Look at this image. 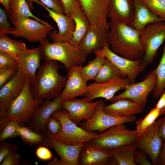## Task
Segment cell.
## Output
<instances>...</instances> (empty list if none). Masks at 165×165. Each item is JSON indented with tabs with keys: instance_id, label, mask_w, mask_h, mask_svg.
Here are the masks:
<instances>
[{
	"instance_id": "1",
	"label": "cell",
	"mask_w": 165,
	"mask_h": 165,
	"mask_svg": "<svg viewBox=\"0 0 165 165\" xmlns=\"http://www.w3.org/2000/svg\"><path fill=\"white\" fill-rule=\"evenodd\" d=\"M107 41L116 54L130 60L142 59L145 50L139 38V32L130 26L111 19Z\"/></svg>"
},
{
	"instance_id": "2",
	"label": "cell",
	"mask_w": 165,
	"mask_h": 165,
	"mask_svg": "<svg viewBox=\"0 0 165 165\" xmlns=\"http://www.w3.org/2000/svg\"><path fill=\"white\" fill-rule=\"evenodd\" d=\"M61 67L55 60L44 61L38 68L34 80L30 82V89L34 99L51 100L57 97L64 87L67 75H61Z\"/></svg>"
},
{
	"instance_id": "3",
	"label": "cell",
	"mask_w": 165,
	"mask_h": 165,
	"mask_svg": "<svg viewBox=\"0 0 165 165\" xmlns=\"http://www.w3.org/2000/svg\"><path fill=\"white\" fill-rule=\"evenodd\" d=\"M39 42L42 59L59 61L64 65L67 71L82 65L86 60V56L79 49L69 42L50 43L46 38Z\"/></svg>"
},
{
	"instance_id": "4",
	"label": "cell",
	"mask_w": 165,
	"mask_h": 165,
	"mask_svg": "<svg viewBox=\"0 0 165 165\" xmlns=\"http://www.w3.org/2000/svg\"><path fill=\"white\" fill-rule=\"evenodd\" d=\"M30 81L26 78L23 89L6 111L0 133L6 124L16 120L19 125L24 126L28 123L42 100L34 99L30 89Z\"/></svg>"
},
{
	"instance_id": "5",
	"label": "cell",
	"mask_w": 165,
	"mask_h": 165,
	"mask_svg": "<svg viewBox=\"0 0 165 165\" xmlns=\"http://www.w3.org/2000/svg\"><path fill=\"white\" fill-rule=\"evenodd\" d=\"M52 115L60 121L62 127L59 132L49 138L65 144L75 145L89 143L98 134L87 132L78 127L70 119L69 113L64 108L55 111Z\"/></svg>"
},
{
	"instance_id": "6",
	"label": "cell",
	"mask_w": 165,
	"mask_h": 165,
	"mask_svg": "<svg viewBox=\"0 0 165 165\" xmlns=\"http://www.w3.org/2000/svg\"><path fill=\"white\" fill-rule=\"evenodd\" d=\"M139 38L145 50L140 65L141 72L153 62L158 49L165 40V22L159 21L147 24L139 31Z\"/></svg>"
},
{
	"instance_id": "7",
	"label": "cell",
	"mask_w": 165,
	"mask_h": 165,
	"mask_svg": "<svg viewBox=\"0 0 165 165\" xmlns=\"http://www.w3.org/2000/svg\"><path fill=\"white\" fill-rule=\"evenodd\" d=\"M137 132L128 129L124 124L112 127L98 134L89 144L110 150L123 145L133 143Z\"/></svg>"
},
{
	"instance_id": "8",
	"label": "cell",
	"mask_w": 165,
	"mask_h": 165,
	"mask_svg": "<svg viewBox=\"0 0 165 165\" xmlns=\"http://www.w3.org/2000/svg\"><path fill=\"white\" fill-rule=\"evenodd\" d=\"M163 118H160L143 131L137 133L134 143L138 148L143 150L153 165H156L164 140L159 134Z\"/></svg>"
},
{
	"instance_id": "9",
	"label": "cell",
	"mask_w": 165,
	"mask_h": 165,
	"mask_svg": "<svg viewBox=\"0 0 165 165\" xmlns=\"http://www.w3.org/2000/svg\"><path fill=\"white\" fill-rule=\"evenodd\" d=\"M11 23L14 27L8 34L16 37H22L31 43L46 39L49 33L55 28L30 18L11 20Z\"/></svg>"
},
{
	"instance_id": "10",
	"label": "cell",
	"mask_w": 165,
	"mask_h": 165,
	"mask_svg": "<svg viewBox=\"0 0 165 165\" xmlns=\"http://www.w3.org/2000/svg\"><path fill=\"white\" fill-rule=\"evenodd\" d=\"M96 112L90 120L82 122L80 127L85 130L91 132L98 131L100 134L112 127L127 123H133L137 120L134 115L128 117H119L108 114L105 112L103 109L105 104L104 101L100 99Z\"/></svg>"
},
{
	"instance_id": "11",
	"label": "cell",
	"mask_w": 165,
	"mask_h": 165,
	"mask_svg": "<svg viewBox=\"0 0 165 165\" xmlns=\"http://www.w3.org/2000/svg\"><path fill=\"white\" fill-rule=\"evenodd\" d=\"M156 82V75L153 70L148 73L144 80L129 85L123 93L114 96L110 101L113 103L122 98H127L144 108L147 103V97L154 90Z\"/></svg>"
},
{
	"instance_id": "12",
	"label": "cell",
	"mask_w": 165,
	"mask_h": 165,
	"mask_svg": "<svg viewBox=\"0 0 165 165\" xmlns=\"http://www.w3.org/2000/svg\"><path fill=\"white\" fill-rule=\"evenodd\" d=\"M130 83L127 78L117 77L102 83L94 82L88 85L85 97L82 99L88 102L99 97L105 98L110 101L115 94L121 90H125Z\"/></svg>"
},
{
	"instance_id": "13",
	"label": "cell",
	"mask_w": 165,
	"mask_h": 165,
	"mask_svg": "<svg viewBox=\"0 0 165 165\" xmlns=\"http://www.w3.org/2000/svg\"><path fill=\"white\" fill-rule=\"evenodd\" d=\"M26 79L18 70L15 75L0 88V128L2 126L6 111L22 92Z\"/></svg>"
},
{
	"instance_id": "14",
	"label": "cell",
	"mask_w": 165,
	"mask_h": 165,
	"mask_svg": "<svg viewBox=\"0 0 165 165\" xmlns=\"http://www.w3.org/2000/svg\"><path fill=\"white\" fill-rule=\"evenodd\" d=\"M92 52L96 56L103 57L109 60L126 75L130 84L135 83L137 77L140 72L142 59L130 60L121 57L110 50L108 43L102 48Z\"/></svg>"
},
{
	"instance_id": "15",
	"label": "cell",
	"mask_w": 165,
	"mask_h": 165,
	"mask_svg": "<svg viewBox=\"0 0 165 165\" xmlns=\"http://www.w3.org/2000/svg\"><path fill=\"white\" fill-rule=\"evenodd\" d=\"M33 2L43 7L49 13L47 17H51L57 24L58 32L56 30L50 31L48 35L53 42H69L72 38L75 29V24L74 20L70 16L54 11L38 0H33L32 3Z\"/></svg>"
},
{
	"instance_id": "16",
	"label": "cell",
	"mask_w": 165,
	"mask_h": 165,
	"mask_svg": "<svg viewBox=\"0 0 165 165\" xmlns=\"http://www.w3.org/2000/svg\"><path fill=\"white\" fill-rule=\"evenodd\" d=\"M62 101L59 94L53 101L42 100L27 123L28 127L36 132L45 135L46 120L55 111L63 108L61 105Z\"/></svg>"
},
{
	"instance_id": "17",
	"label": "cell",
	"mask_w": 165,
	"mask_h": 165,
	"mask_svg": "<svg viewBox=\"0 0 165 165\" xmlns=\"http://www.w3.org/2000/svg\"><path fill=\"white\" fill-rule=\"evenodd\" d=\"M47 147L53 148L60 160L57 157L47 163L50 165H79V156L85 143L75 145L65 144L47 138Z\"/></svg>"
},
{
	"instance_id": "18",
	"label": "cell",
	"mask_w": 165,
	"mask_h": 165,
	"mask_svg": "<svg viewBox=\"0 0 165 165\" xmlns=\"http://www.w3.org/2000/svg\"><path fill=\"white\" fill-rule=\"evenodd\" d=\"M99 101L88 102L75 98L71 100L62 101L61 105L70 115V119L77 125L83 120L91 119L95 113Z\"/></svg>"
},
{
	"instance_id": "19",
	"label": "cell",
	"mask_w": 165,
	"mask_h": 165,
	"mask_svg": "<svg viewBox=\"0 0 165 165\" xmlns=\"http://www.w3.org/2000/svg\"><path fill=\"white\" fill-rule=\"evenodd\" d=\"M90 26L101 25L109 29L107 18L109 0H79Z\"/></svg>"
},
{
	"instance_id": "20",
	"label": "cell",
	"mask_w": 165,
	"mask_h": 165,
	"mask_svg": "<svg viewBox=\"0 0 165 165\" xmlns=\"http://www.w3.org/2000/svg\"><path fill=\"white\" fill-rule=\"evenodd\" d=\"M109 30L101 25L90 26L81 40L78 48L86 57L94 50L102 48L108 43L107 35Z\"/></svg>"
},
{
	"instance_id": "21",
	"label": "cell",
	"mask_w": 165,
	"mask_h": 165,
	"mask_svg": "<svg viewBox=\"0 0 165 165\" xmlns=\"http://www.w3.org/2000/svg\"><path fill=\"white\" fill-rule=\"evenodd\" d=\"M79 66L67 71L65 86L59 94L63 101L71 100L78 96H84L87 91L88 85L81 76Z\"/></svg>"
},
{
	"instance_id": "22",
	"label": "cell",
	"mask_w": 165,
	"mask_h": 165,
	"mask_svg": "<svg viewBox=\"0 0 165 165\" xmlns=\"http://www.w3.org/2000/svg\"><path fill=\"white\" fill-rule=\"evenodd\" d=\"M41 60L38 47L27 48L20 52L16 60L18 70L31 82L35 79L36 70L41 66Z\"/></svg>"
},
{
	"instance_id": "23",
	"label": "cell",
	"mask_w": 165,
	"mask_h": 165,
	"mask_svg": "<svg viewBox=\"0 0 165 165\" xmlns=\"http://www.w3.org/2000/svg\"><path fill=\"white\" fill-rule=\"evenodd\" d=\"M134 10L133 0H109L107 17L130 26Z\"/></svg>"
},
{
	"instance_id": "24",
	"label": "cell",
	"mask_w": 165,
	"mask_h": 165,
	"mask_svg": "<svg viewBox=\"0 0 165 165\" xmlns=\"http://www.w3.org/2000/svg\"><path fill=\"white\" fill-rule=\"evenodd\" d=\"M112 157L109 151L96 147L89 143L85 144L79 159V165H103Z\"/></svg>"
},
{
	"instance_id": "25",
	"label": "cell",
	"mask_w": 165,
	"mask_h": 165,
	"mask_svg": "<svg viewBox=\"0 0 165 165\" xmlns=\"http://www.w3.org/2000/svg\"><path fill=\"white\" fill-rule=\"evenodd\" d=\"M134 10L133 18L130 25L139 32L147 24L159 21L165 22V18L155 14L139 0H133Z\"/></svg>"
},
{
	"instance_id": "26",
	"label": "cell",
	"mask_w": 165,
	"mask_h": 165,
	"mask_svg": "<svg viewBox=\"0 0 165 165\" xmlns=\"http://www.w3.org/2000/svg\"><path fill=\"white\" fill-rule=\"evenodd\" d=\"M144 108L129 99H120L108 105H105L103 110L106 113L119 117H128L141 113Z\"/></svg>"
},
{
	"instance_id": "27",
	"label": "cell",
	"mask_w": 165,
	"mask_h": 165,
	"mask_svg": "<svg viewBox=\"0 0 165 165\" xmlns=\"http://www.w3.org/2000/svg\"><path fill=\"white\" fill-rule=\"evenodd\" d=\"M70 17L75 21V28L72 38L69 42L78 48L81 40L90 28V24L80 4L72 9Z\"/></svg>"
},
{
	"instance_id": "28",
	"label": "cell",
	"mask_w": 165,
	"mask_h": 165,
	"mask_svg": "<svg viewBox=\"0 0 165 165\" xmlns=\"http://www.w3.org/2000/svg\"><path fill=\"white\" fill-rule=\"evenodd\" d=\"M9 4L11 14L9 18L10 20L32 17L44 24L54 27L47 22L43 21L34 15L31 12L26 0H10Z\"/></svg>"
},
{
	"instance_id": "29",
	"label": "cell",
	"mask_w": 165,
	"mask_h": 165,
	"mask_svg": "<svg viewBox=\"0 0 165 165\" xmlns=\"http://www.w3.org/2000/svg\"><path fill=\"white\" fill-rule=\"evenodd\" d=\"M137 148L134 143L120 146L110 151L116 165H136L134 161V156Z\"/></svg>"
},
{
	"instance_id": "30",
	"label": "cell",
	"mask_w": 165,
	"mask_h": 165,
	"mask_svg": "<svg viewBox=\"0 0 165 165\" xmlns=\"http://www.w3.org/2000/svg\"><path fill=\"white\" fill-rule=\"evenodd\" d=\"M117 77L126 78L127 76L111 61L106 58L94 80L97 83H102Z\"/></svg>"
},
{
	"instance_id": "31",
	"label": "cell",
	"mask_w": 165,
	"mask_h": 165,
	"mask_svg": "<svg viewBox=\"0 0 165 165\" xmlns=\"http://www.w3.org/2000/svg\"><path fill=\"white\" fill-rule=\"evenodd\" d=\"M18 136L23 141L31 146L43 145L47 147V137L44 134L36 132L28 127L18 126L16 129Z\"/></svg>"
},
{
	"instance_id": "32",
	"label": "cell",
	"mask_w": 165,
	"mask_h": 165,
	"mask_svg": "<svg viewBox=\"0 0 165 165\" xmlns=\"http://www.w3.org/2000/svg\"><path fill=\"white\" fill-rule=\"evenodd\" d=\"M27 48L20 40L11 38L6 34H0V50L9 54L17 60L20 52Z\"/></svg>"
},
{
	"instance_id": "33",
	"label": "cell",
	"mask_w": 165,
	"mask_h": 165,
	"mask_svg": "<svg viewBox=\"0 0 165 165\" xmlns=\"http://www.w3.org/2000/svg\"><path fill=\"white\" fill-rule=\"evenodd\" d=\"M103 57L97 56L93 60L89 61L85 66H79L81 76L86 82L90 80H94L100 68L105 59Z\"/></svg>"
},
{
	"instance_id": "34",
	"label": "cell",
	"mask_w": 165,
	"mask_h": 165,
	"mask_svg": "<svg viewBox=\"0 0 165 165\" xmlns=\"http://www.w3.org/2000/svg\"><path fill=\"white\" fill-rule=\"evenodd\" d=\"M153 71L156 75L157 82L152 96L154 98H158L165 90V45L163 48V53L160 62Z\"/></svg>"
},
{
	"instance_id": "35",
	"label": "cell",
	"mask_w": 165,
	"mask_h": 165,
	"mask_svg": "<svg viewBox=\"0 0 165 165\" xmlns=\"http://www.w3.org/2000/svg\"><path fill=\"white\" fill-rule=\"evenodd\" d=\"M160 116L159 110L155 107L152 109L143 119H139L135 122L137 124L136 130L137 133L143 131L152 124Z\"/></svg>"
},
{
	"instance_id": "36",
	"label": "cell",
	"mask_w": 165,
	"mask_h": 165,
	"mask_svg": "<svg viewBox=\"0 0 165 165\" xmlns=\"http://www.w3.org/2000/svg\"><path fill=\"white\" fill-rule=\"evenodd\" d=\"M153 13L165 18V0H139Z\"/></svg>"
},
{
	"instance_id": "37",
	"label": "cell",
	"mask_w": 165,
	"mask_h": 165,
	"mask_svg": "<svg viewBox=\"0 0 165 165\" xmlns=\"http://www.w3.org/2000/svg\"><path fill=\"white\" fill-rule=\"evenodd\" d=\"M60 121L52 114L50 116L46 121L45 125V135L50 138L59 132L62 129Z\"/></svg>"
},
{
	"instance_id": "38",
	"label": "cell",
	"mask_w": 165,
	"mask_h": 165,
	"mask_svg": "<svg viewBox=\"0 0 165 165\" xmlns=\"http://www.w3.org/2000/svg\"><path fill=\"white\" fill-rule=\"evenodd\" d=\"M19 124L17 121L13 120L7 123L0 133V141L9 138L16 137L18 136L16 129Z\"/></svg>"
},
{
	"instance_id": "39",
	"label": "cell",
	"mask_w": 165,
	"mask_h": 165,
	"mask_svg": "<svg viewBox=\"0 0 165 165\" xmlns=\"http://www.w3.org/2000/svg\"><path fill=\"white\" fill-rule=\"evenodd\" d=\"M33 0H26L31 10L33 9ZM43 5L54 11L64 14L63 6L60 0H38Z\"/></svg>"
},
{
	"instance_id": "40",
	"label": "cell",
	"mask_w": 165,
	"mask_h": 165,
	"mask_svg": "<svg viewBox=\"0 0 165 165\" xmlns=\"http://www.w3.org/2000/svg\"><path fill=\"white\" fill-rule=\"evenodd\" d=\"M17 66V61L14 57L0 50V72Z\"/></svg>"
},
{
	"instance_id": "41",
	"label": "cell",
	"mask_w": 165,
	"mask_h": 165,
	"mask_svg": "<svg viewBox=\"0 0 165 165\" xmlns=\"http://www.w3.org/2000/svg\"><path fill=\"white\" fill-rule=\"evenodd\" d=\"M18 148L16 145L5 141H0V163L7 155L15 152Z\"/></svg>"
},
{
	"instance_id": "42",
	"label": "cell",
	"mask_w": 165,
	"mask_h": 165,
	"mask_svg": "<svg viewBox=\"0 0 165 165\" xmlns=\"http://www.w3.org/2000/svg\"><path fill=\"white\" fill-rule=\"evenodd\" d=\"M8 16L2 7L0 8V34H8L12 31V27L8 19Z\"/></svg>"
},
{
	"instance_id": "43",
	"label": "cell",
	"mask_w": 165,
	"mask_h": 165,
	"mask_svg": "<svg viewBox=\"0 0 165 165\" xmlns=\"http://www.w3.org/2000/svg\"><path fill=\"white\" fill-rule=\"evenodd\" d=\"M18 71L17 67L15 66L0 72V88L8 82Z\"/></svg>"
},
{
	"instance_id": "44",
	"label": "cell",
	"mask_w": 165,
	"mask_h": 165,
	"mask_svg": "<svg viewBox=\"0 0 165 165\" xmlns=\"http://www.w3.org/2000/svg\"><path fill=\"white\" fill-rule=\"evenodd\" d=\"M38 147L35 151V154L38 159L43 161L51 160L53 156L48 147L43 145Z\"/></svg>"
},
{
	"instance_id": "45",
	"label": "cell",
	"mask_w": 165,
	"mask_h": 165,
	"mask_svg": "<svg viewBox=\"0 0 165 165\" xmlns=\"http://www.w3.org/2000/svg\"><path fill=\"white\" fill-rule=\"evenodd\" d=\"M148 155L142 150H136L134 156V161L136 165H152L147 158Z\"/></svg>"
},
{
	"instance_id": "46",
	"label": "cell",
	"mask_w": 165,
	"mask_h": 165,
	"mask_svg": "<svg viewBox=\"0 0 165 165\" xmlns=\"http://www.w3.org/2000/svg\"><path fill=\"white\" fill-rule=\"evenodd\" d=\"M21 155L15 152L6 155L0 163L1 165H18L20 163Z\"/></svg>"
},
{
	"instance_id": "47",
	"label": "cell",
	"mask_w": 165,
	"mask_h": 165,
	"mask_svg": "<svg viewBox=\"0 0 165 165\" xmlns=\"http://www.w3.org/2000/svg\"><path fill=\"white\" fill-rule=\"evenodd\" d=\"M63 6L64 14L70 16L71 11L75 6L80 4L79 0H60Z\"/></svg>"
},
{
	"instance_id": "48",
	"label": "cell",
	"mask_w": 165,
	"mask_h": 165,
	"mask_svg": "<svg viewBox=\"0 0 165 165\" xmlns=\"http://www.w3.org/2000/svg\"><path fill=\"white\" fill-rule=\"evenodd\" d=\"M160 97L155 107L159 111L160 116L165 114V90Z\"/></svg>"
},
{
	"instance_id": "49",
	"label": "cell",
	"mask_w": 165,
	"mask_h": 165,
	"mask_svg": "<svg viewBox=\"0 0 165 165\" xmlns=\"http://www.w3.org/2000/svg\"><path fill=\"white\" fill-rule=\"evenodd\" d=\"M156 165H165V139L163 141Z\"/></svg>"
},
{
	"instance_id": "50",
	"label": "cell",
	"mask_w": 165,
	"mask_h": 165,
	"mask_svg": "<svg viewBox=\"0 0 165 165\" xmlns=\"http://www.w3.org/2000/svg\"><path fill=\"white\" fill-rule=\"evenodd\" d=\"M10 0H0V2L2 5L4 9L9 17L11 14V10L10 7Z\"/></svg>"
},
{
	"instance_id": "51",
	"label": "cell",
	"mask_w": 165,
	"mask_h": 165,
	"mask_svg": "<svg viewBox=\"0 0 165 165\" xmlns=\"http://www.w3.org/2000/svg\"><path fill=\"white\" fill-rule=\"evenodd\" d=\"M164 115L159 130V134L163 140L165 139V114Z\"/></svg>"
}]
</instances>
